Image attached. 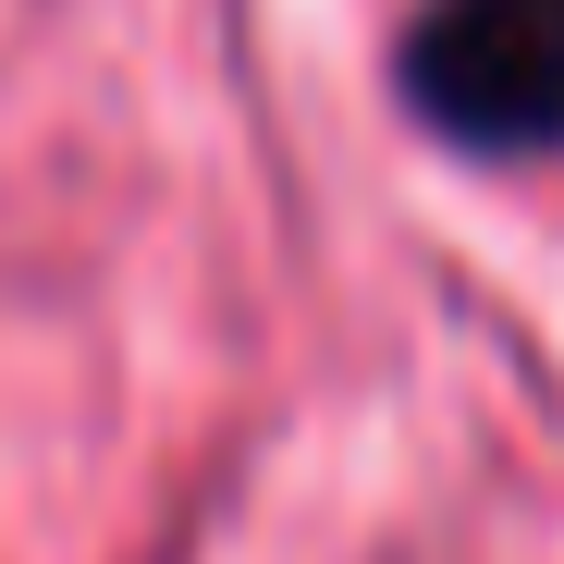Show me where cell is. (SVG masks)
Wrapping results in <instances>:
<instances>
[{"mask_svg": "<svg viewBox=\"0 0 564 564\" xmlns=\"http://www.w3.org/2000/svg\"><path fill=\"white\" fill-rule=\"evenodd\" d=\"M405 99L466 148H552L564 135V0H417Z\"/></svg>", "mask_w": 564, "mask_h": 564, "instance_id": "1", "label": "cell"}]
</instances>
